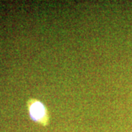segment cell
<instances>
[{
	"mask_svg": "<svg viewBox=\"0 0 132 132\" xmlns=\"http://www.w3.org/2000/svg\"><path fill=\"white\" fill-rule=\"evenodd\" d=\"M30 119L35 123L46 127L50 123V112L48 107L41 101L31 98L27 102Z\"/></svg>",
	"mask_w": 132,
	"mask_h": 132,
	"instance_id": "6da1fadb",
	"label": "cell"
}]
</instances>
